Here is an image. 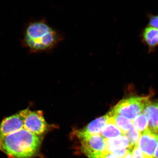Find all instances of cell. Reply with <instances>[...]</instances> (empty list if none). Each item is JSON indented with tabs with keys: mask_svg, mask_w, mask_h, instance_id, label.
<instances>
[{
	"mask_svg": "<svg viewBox=\"0 0 158 158\" xmlns=\"http://www.w3.org/2000/svg\"><path fill=\"white\" fill-rule=\"evenodd\" d=\"M149 26L158 29V16H154L151 18Z\"/></svg>",
	"mask_w": 158,
	"mask_h": 158,
	"instance_id": "18",
	"label": "cell"
},
{
	"mask_svg": "<svg viewBox=\"0 0 158 158\" xmlns=\"http://www.w3.org/2000/svg\"><path fill=\"white\" fill-rule=\"evenodd\" d=\"M141 135V133L139 132L138 129L134 124L131 129L125 134V136L127 138L130 145L133 147H135L138 144Z\"/></svg>",
	"mask_w": 158,
	"mask_h": 158,
	"instance_id": "14",
	"label": "cell"
},
{
	"mask_svg": "<svg viewBox=\"0 0 158 158\" xmlns=\"http://www.w3.org/2000/svg\"><path fill=\"white\" fill-rule=\"evenodd\" d=\"M23 118V128L29 131L40 136L48 127L41 111H31L27 109L21 111Z\"/></svg>",
	"mask_w": 158,
	"mask_h": 158,
	"instance_id": "4",
	"label": "cell"
},
{
	"mask_svg": "<svg viewBox=\"0 0 158 158\" xmlns=\"http://www.w3.org/2000/svg\"><path fill=\"white\" fill-rule=\"evenodd\" d=\"M133 147H131L128 148H122V149L116 150L112 152V153L115 155L116 156L119 158H123L127 154V153L130 151L131 150L133 149L134 148Z\"/></svg>",
	"mask_w": 158,
	"mask_h": 158,
	"instance_id": "16",
	"label": "cell"
},
{
	"mask_svg": "<svg viewBox=\"0 0 158 158\" xmlns=\"http://www.w3.org/2000/svg\"><path fill=\"white\" fill-rule=\"evenodd\" d=\"M132 158H145L143 153L140 148L136 145L133 149Z\"/></svg>",
	"mask_w": 158,
	"mask_h": 158,
	"instance_id": "17",
	"label": "cell"
},
{
	"mask_svg": "<svg viewBox=\"0 0 158 158\" xmlns=\"http://www.w3.org/2000/svg\"><path fill=\"white\" fill-rule=\"evenodd\" d=\"M109 117L107 113L104 116L96 118L85 128L77 131V136L80 139L88 136L101 135L102 130L107 123Z\"/></svg>",
	"mask_w": 158,
	"mask_h": 158,
	"instance_id": "8",
	"label": "cell"
},
{
	"mask_svg": "<svg viewBox=\"0 0 158 158\" xmlns=\"http://www.w3.org/2000/svg\"><path fill=\"white\" fill-rule=\"evenodd\" d=\"M133 123L141 134L147 130L148 128V120L143 113L136 117L133 120Z\"/></svg>",
	"mask_w": 158,
	"mask_h": 158,
	"instance_id": "15",
	"label": "cell"
},
{
	"mask_svg": "<svg viewBox=\"0 0 158 158\" xmlns=\"http://www.w3.org/2000/svg\"><path fill=\"white\" fill-rule=\"evenodd\" d=\"M158 142V135L147 129L141 134L137 145L145 158H154Z\"/></svg>",
	"mask_w": 158,
	"mask_h": 158,
	"instance_id": "7",
	"label": "cell"
},
{
	"mask_svg": "<svg viewBox=\"0 0 158 158\" xmlns=\"http://www.w3.org/2000/svg\"><path fill=\"white\" fill-rule=\"evenodd\" d=\"M101 135L107 139L124 136V134L116 125L108 119L107 123L102 130Z\"/></svg>",
	"mask_w": 158,
	"mask_h": 158,
	"instance_id": "12",
	"label": "cell"
},
{
	"mask_svg": "<svg viewBox=\"0 0 158 158\" xmlns=\"http://www.w3.org/2000/svg\"><path fill=\"white\" fill-rule=\"evenodd\" d=\"M133 149L131 150L123 158H132V153Z\"/></svg>",
	"mask_w": 158,
	"mask_h": 158,
	"instance_id": "20",
	"label": "cell"
},
{
	"mask_svg": "<svg viewBox=\"0 0 158 158\" xmlns=\"http://www.w3.org/2000/svg\"><path fill=\"white\" fill-rule=\"evenodd\" d=\"M40 136L25 129L11 133L0 143V151L9 158H33L39 151Z\"/></svg>",
	"mask_w": 158,
	"mask_h": 158,
	"instance_id": "1",
	"label": "cell"
},
{
	"mask_svg": "<svg viewBox=\"0 0 158 158\" xmlns=\"http://www.w3.org/2000/svg\"><path fill=\"white\" fill-rule=\"evenodd\" d=\"M143 114L148 120V130L158 135V100L151 101L144 109Z\"/></svg>",
	"mask_w": 158,
	"mask_h": 158,
	"instance_id": "9",
	"label": "cell"
},
{
	"mask_svg": "<svg viewBox=\"0 0 158 158\" xmlns=\"http://www.w3.org/2000/svg\"><path fill=\"white\" fill-rule=\"evenodd\" d=\"M82 152L89 158H100L105 152L106 141L101 135L80 138Z\"/></svg>",
	"mask_w": 158,
	"mask_h": 158,
	"instance_id": "5",
	"label": "cell"
},
{
	"mask_svg": "<svg viewBox=\"0 0 158 158\" xmlns=\"http://www.w3.org/2000/svg\"><path fill=\"white\" fill-rule=\"evenodd\" d=\"M150 102V95L133 97L122 100L111 111L133 121L143 113Z\"/></svg>",
	"mask_w": 158,
	"mask_h": 158,
	"instance_id": "3",
	"label": "cell"
},
{
	"mask_svg": "<svg viewBox=\"0 0 158 158\" xmlns=\"http://www.w3.org/2000/svg\"><path fill=\"white\" fill-rule=\"evenodd\" d=\"M23 128V118L21 111L6 117L0 123V143L6 136Z\"/></svg>",
	"mask_w": 158,
	"mask_h": 158,
	"instance_id": "6",
	"label": "cell"
},
{
	"mask_svg": "<svg viewBox=\"0 0 158 158\" xmlns=\"http://www.w3.org/2000/svg\"><path fill=\"white\" fill-rule=\"evenodd\" d=\"M56 32L43 21L29 24L26 31L25 40L30 48L44 50L52 47L56 43Z\"/></svg>",
	"mask_w": 158,
	"mask_h": 158,
	"instance_id": "2",
	"label": "cell"
},
{
	"mask_svg": "<svg viewBox=\"0 0 158 158\" xmlns=\"http://www.w3.org/2000/svg\"><path fill=\"white\" fill-rule=\"evenodd\" d=\"M109 120L113 123L125 134L132 127L133 121L124 116L113 113L110 111L108 113Z\"/></svg>",
	"mask_w": 158,
	"mask_h": 158,
	"instance_id": "10",
	"label": "cell"
},
{
	"mask_svg": "<svg viewBox=\"0 0 158 158\" xmlns=\"http://www.w3.org/2000/svg\"><path fill=\"white\" fill-rule=\"evenodd\" d=\"M154 158H158V142L157 146L156 147V149L155 152Z\"/></svg>",
	"mask_w": 158,
	"mask_h": 158,
	"instance_id": "21",
	"label": "cell"
},
{
	"mask_svg": "<svg viewBox=\"0 0 158 158\" xmlns=\"http://www.w3.org/2000/svg\"><path fill=\"white\" fill-rule=\"evenodd\" d=\"M106 148L105 152H112L116 150L128 148L131 146L125 136L106 139Z\"/></svg>",
	"mask_w": 158,
	"mask_h": 158,
	"instance_id": "11",
	"label": "cell"
},
{
	"mask_svg": "<svg viewBox=\"0 0 158 158\" xmlns=\"http://www.w3.org/2000/svg\"><path fill=\"white\" fill-rule=\"evenodd\" d=\"M144 42L151 48H154L158 45V29L153 27L145 28L143 33Z\"/></svg>",
	"mask_w": 158,
	"mask_h": 158,
	"instance_id": "13",
	"label": "cell"
},
{
	"mask_svg": "<svg viewBox=\"0 0 158 158\" xmlns=\"http://www.w3.org/2000/svg\"><path fill=\"white\" fill-rule=\"evenodd\" d=\"M100 158H119L111 152H104Z\"/></svg>",
	"mask_w": 158,
	"mask_h": 158,
	"instance_id": "19",
	"label": "cell"
}]
</instances>
